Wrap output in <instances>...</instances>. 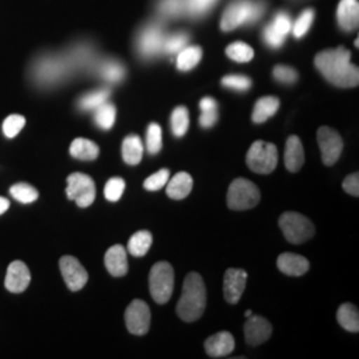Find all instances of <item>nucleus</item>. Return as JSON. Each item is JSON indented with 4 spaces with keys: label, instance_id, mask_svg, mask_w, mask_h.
<instances>
[{
    "label": "nucleus",
    "instance_id": "ea45409f",
    "mask_svg": "<svg viewBox=\"0 0 359 359\" xmlns=\"http://www.w3.org/2000/svg\"><path fill=\"white\" fill-rule=\"evenodd\" d=\"M168 181H169V170L161 169L144 181V188L151 192L160 191L163 187L167 185Z\"/></svg>",
    "mask_w": 359,
    "mask_h": 359
},
{
    "label": "nucleus",
    "instance_id": "bb28decb",
    "mask_svg": "<svg viewBox=\"0 0 359 359\" xmlns=\"http://www.w3.org/2000/svg\"><path fill=\"white\" fill-rule=\"evenodd\" d=\"M154 237L148 231H140L135 233L128 243V252L133 257L145 256L152 246Z\"/></svg>",
    "mask_w": 359,
    "mask_h": 359
},
{
    "label": "nucleus",
    "instance_id": "49530a36",
    "mask_svg": "<svg viewBox=\"0 0 359 359\" xmlns=\"http://www.w3.org/2000/svg\"><path fill=\"white\" fill-rule=\"evenodd\" d=\"M344 189L346 191L348 194L354 196V197H358L359 196V176L358 173H354V175H350L347 176L344 184H342Z\"/></svg>",
    "mask_w": 359,
    "mask_h": 359
},
{
    "label": "nucleus",
    "instance_id": "de8ad7c7",
    "mask_svg": "<svg viewBox=\"0 0 359 359\" xmlns=\"http://www.w3.org/2000/svg\"><path fill=\"white\" fill-rule=\"evenodd\" d=\"M203 114L200 116V124L203 128H212L217 123L218 114L216 109H206L201 111Z\"/></svg>",
    "mask_w": 359,
    "mask_h": 359
},
{
    "label": "nucleus",
    "instance_id": "4c0bfd02",
    "mask_svg": "<svg viewBox=\"0 0 359 359\" xmlns=\"http://www.w3.org/2000/svg\"><path fill=\"white\" fill-rule=\"evenodd\" d=\"M124 189H126V181L120 177H114V179L109 180L105 185V189H104L105 198L111 203H116L121 198Z\"/></svg>",
    "mask_w": 359,
    "mask_h": 359
},
{
    "label": "nucleus",
    "instance_id": "09e8293b",
    "mask_svg": "<svg viewBox=\"0 0 359 359\" xmlns=\"http://www.w3.org/2000/svg\"><path fill=\"white\" fill-rule=\"evenodd\" d=\"M200 108H201V111L216 109V108H217V103H216V100L212 99V97H204V99L200 102Z\"/></svg>",
    "mask_w": 359,
    "mask_h": 359
},
{
    "label": "nucleus",
    "instance_id": "37998d69",
    "mask_svg": "<svg viewBox=\"0 0 359 359\" xmlns=\"http://www.w3.org/2000/svg\"><path fill=\"white\" fill-rule=\"evenodd\" d=\"M273 75L278 81L285 83V84H293L298 79V74L294 68L287 67V65H277L273 69Z\"/></svg>",
    "mask_w": 359,
    "mask_h": 359
},
{
    "label": "nucleus",
    "instance_id": "2eb2a0df",
    "mask_svg": "<svg viewBox=\"0 0 359 359\" xmlns=\"http://www.w3.org/2000/svg\"><path fill=\"white\" fill-rule=\"evenodd\" d=\"M248 281V273L244 269L226 270L224 276V297L229 304H237L244 294Z\"/></svg>",
    "mask_w": 359,
    "mask_h": 359
},
{
    "label": "nucleus",
    "instance_id": "c756f323",
    "mask_svg": "<svg viewBox=\"0 0 359 359\" xmlns=\"http://www.w3.org/2000/svg\"><path fill=\"white\" fill-rule=\"evenodd\" d=\"M99 75L109 83H118L126 76V68L117 60H105L97 68Z\"/></svg>",
    "mask_w": 359,
    "mask_h": 359
},
{
    "label": "nucleus",
    "instance_id": "c85d7f7f",
    "mask_svg": "<svg viewBox=\"0 0 359 359\" xmlns=\"http://www.w3.org/2000/svg\"><path fill=\"white\" fill-rule=\"evenodd\" d=\"M109 95H111V90L108 88L92 90L79 100V108L81 111H95L102 104L107 103Z\"/></svg>",
    "mask_w": 359,
    "mask_h": 359
},
{
    "label": "nucleus",
    "instance_id": "f3484780",
    "mask_svg": "<svg viewBox=\"0 0 359 359\" xmlns=\"http://www.w3.org/2000/svg\"><path fill=\"white\" fill-rule=\"evenodd\" d=\"M105 266L114 277H123L128 273L127 250L121 245H114L105 253Z\"/></svg>",
    "mask_w": 359,
    "mask_h": 359
},
{
    "label": "nucleus",
    "instance_id": "aec40b11",
    "mask_svg": "<svg viewBox=\"0 0 359 359\" xmlns=\"http://www.w3.org/2000/svg\"><path fill=\"white\" fill-rule=\"evenodd\" d=\"M277 266L286 276L299 277L308 271L310 264L305 257L294 253H283L277 259Z\"/></svg>",
    "mask_w": 359,
    "mask_h": 359
},
{
    "label": "nucleus",
    "instance_id": "20e7f679",
    "mask_svg": "<svg viewBox=\"0 0 359 359\" xmlns=\"http://www.w3.org/2000/svg\"><path fill=\"white\" fill-rule=\"evenodd\" d=\"M248 167L259 175L271 173L278 164V151L271 142L257 140L246 154Z\"/></svg>",
    "mask_w": 359,
    "mask_h": 359
},
{
    "label": "nucleus",
    "instance_id": "dca6fc26",
    "mask_svg": "<svg viewBox=\"0 0 359 359\" xmlns=\"http://www.w3.org/2000/svg\"><path fill=\"white\" fill-rule=\"evenodd\" d=\"M31 283V274L26 264L22 261H13L7 269L4 285L11 293H23Z\"/></svg>",
    "mask_w": 359,
    "mask_h": 359
},
{
    "label": "nucleus",
    "instance_id": "423d86ee",
    "mask_svg": "<svg viewBox=\"0 0 359 359\" xmlns=\"http://www.w3.org/2000/svg\"><path fill=\"white\" fill-rule=\"evenodd\" d=\"M280 228L286 240L292 244L306 243L314 236V225L311 221L295 212L283 213L280 218Z\"/></svg>",
    "mask_w": 359,
    "mask_h": 359
},
{
    "label": "nucleus",
    "instance_id": "e433bc0d",
    "mask_svg": "<svg viewBox=\"0 0 359 359\" xmlns=\"http://www.w3.org/2000/svg\"><path fill=\"white\" fill-rule=\"evenodd\" d=\"M26 124V118L20 115L8 116L3 123V133L6 137L13 139L19 135V132L23 129Z\"/></svg>",
    "mask_w": 359,
    "mask_h": 359
},
{
    "label": "nucleus",
    "instance_id": "4be33fe9",
    "mask_svg": "<svg viewBox=\"0 0 359 359\" xmlns=\"http://www.w3.org/2000/svg\"><path fill=\"white\" fill-rule=\"evenodd\" d=\"M193 188L192 176L187 172H180L167 182V194L173 200H182L188 197Z\"/></svg>",
    "mask_w": 359,
    "mask_h": 359
},
{
    "label": "nucleus",
    "instance_id": "f8f14e48",
    "mask_svg": "<svg viewBox=\"0 0 359 359\" xmlns=\"http://www.w3.org/2000/svg\"><path fill=\"white\" fill-rule=\"evenodd\" d=\"M60 271L63 274L65 283L68 289L72 292L81 290L86 283H88V273L84 266L79 262V259L72 256H65L60 258Z\"/></svg>",
    "mask_w": 359,
    "mask_h": 359
},
{
    "label": "nucleus",
    "instance_id": "79ce46f5",
    "mask_svg": "<svg viewBox=\"0 0 359 359\" xmlns=\"http://www.w3.org/2000/svg\"><path fill=\"white\" fill-rule=\"evenodd\" d=\"M222 86L231 90H248L252 86V81L249 77L243 75H229L222 79Z\"/></svg>",
    "mask_w": 359,
    "mask_h": 359
},
{
    "label": "nucleus",
    "instance_id": "2f4dec72",
    "mask_svg": "<svg viewBox=\"0 0 359 359\" xmlns=\"http://www.w3.org/2000/svg\"><path fill=\"white\" fill-rule=\"evenodd\" d=\"M116 108L114 104L104 103L95 109V123L102 129L112 128L115 124Z\"/></svg>",
    "mask_w": 359,
    "mask_h": 359
},
{
    "label": "nucleus",
    "instance_id": "f704fd0d",
    "mask_svg": "<svg viewBox=\"0 0 359 359\" xmlns=\"http://www.w3.org/2000/svg\"><path fill=\"white\" fill-rule=\"evenodd\" d=\"M189 128V114L185 107H177L172 114V130L176 137H182Z\"/></svg>",
    "mask_w": 359,
    "mask_h": 359
},
{
    "label": "nucleus",
    "instance_id": "8fccbe9b",
    "mask_svg": "<svg viewBox=\"0 0 359 359\" xmlns=\"http://www.w3.org/2000/svg\"><path fill=\"white\" fill-rule=\"evenodd\" d=\"M10 208V201L6 197H0V215L6 213Z\"/></svg>",
    "mask_w": 359,
    "mask_h": 359
},
{
    "label": "nucleus",
    "instance_id": "393cba45",
    "mask_svg": "<svg viewBox=\"0 0 359 359\" xmlns=\"http://www.w3.org/2000/svg\"><path fill=\"white\" fill-rule=\"evenodd\" d=\"M278 108H280V100L277 97H273V96L261 97L255 105L253 121L257 124L265 123L266 120H269V117L278 111Z\"/></svg>",
    "mask_w": 359,
    "mask_h": 359
},
{
    "label": "nucleus",
    "instance_id": "ddd939ff",
    "mask_svg": "<svg viewBox=\"0 0 359 359\" xmlns=\"http://www.w3.org/2000/svg\"><path fill=\"white\" fill-rule=\"evenodd\" d=\"M252 13V0H233L221 19V28L231 31L243 25H249Z\"/></svg>",
    "mask_w": 359,
    "mask_h": 359
},
{
    "label": "nucleus",
    "instance_id": "6e6552de",
    "mask_svg": "<svg viewBox=\"0 0 359 359\" xmlns=\"http://www.w3.org/2000/svg\"><path fill=\"white\" fill-rule=\"evenodd\" d=\"M67 196L76 201L80 208H88L96 198V187L93 180L84 173H72L67 179Z\"/></svg>",
    "mask_w": 359,
    "mask_h": 359
},
{
    "label": "nucleus",
    "instance_id": "0eeeda50",
    "mask_svg": "<svg viewBox=\"0 0 359 359\" xmlns=\"http://www.w3.org/2000/svg\"><path fill=\"white\" fill-rule=\"evenodd\" d=\"M259 198L256 184L246 179L234 180L228 191V206L233 210L252 209L259 203Z\"/></svg>",
    "mask_w": 359,
    "mask_h": 359
},
{
    "label": "nucleus",
    "instance_id": "cd10ccee",
    "mask_svg": "<svg viewBox=\"0 0 359 359\" xmlns=\"http://www.w3.org/2000/svg\"><path fill=\"white\" fill-rule=\"evenodd\" d=\"M218 0H180L181 16L187 15L191 18H200L209 13Z\"/></svg>",
    "mask_w": 359,
    "mask_h": 359
},
{
    "label": "nucleus",
    "instance_id": "412c9836",
    "mask_svg": "<svg viewBox=\"0 0 359 359\" xmlns=\"http://www.w3.org/2000/svg\"><path fill=\"white\" fill-rule=\"evenodd\" d=\"M337 18L339 26L345 31H353L358 27L359 4L358 0H341L337 11Z\"/></svg>",
    "mask_w": 359,
    "mask_h": 359
},
{
    "label": "nucleus",
    "instance_id": "f03ea898",
    "mask_svg": "<svg viewBox=\"0 0 359 359\" xmlns=\"http://www.w3.org/2000/svg\"><path fill=\"white\" fill-rule=\"evenodd\" d=\"M206 289L204 280L197 273H189L184 281L177 304V314L182 321L194 322L205 311Z\"/></svg>",
    "mask_w": 359,
    "mask_h": 359
},
{
    "label": "nucleus",
    "instance_id": "b1692460",
    "mask_svg": "<svg viewBox=\"0 0 359 359\" xmlns=\"http://www.w3.org/2000/svg\"><path fill=\"white\" fill-rule=\"evenodd\" d=\"M123 158L129 165H137L142 161L144 147L142 139L136 135H130L123 142Z\"/></svg>",
    "mask_w": 359,
    "mask_h": 359
},
{
    "label": "nucleus",
    "instance_id": "4468645a",
    "mask_svg": "<svg viewBox=\"0 0 359 359\" xmlns=\"http://www.w3.org/2000/svg\"><path fill=\"white\" fill-rule=\"evenodd\" d=\"M245 341L250 346H257L268 341L271 335V325L270 322L259 317V316H250L248 317V321L245 323Z\"/></svg>",
    "mask_w": 359,
    "mask_h": 359
},
{
    "label": "nucleus",
    "instance_id": "6ab92c4d",
    "mask_svg": "<svg viewBox=\"0 0 359 359\" xmlns=\"http://www.w3.org/2000/svg\"><path fill=\"white\" fill-rule=\"evenodd\" d=\"M305 163L304 145L299 137L290 136L285 147V167L292 173L298 172Z\"/></svg>",
    "mask_w": 359,
    "mask_h": 359
},
{
    "label": "nucleus",
    "instance_id": "58836bf2",
    "mask_svg": "<svg viewBox=\"0 0 359 359\" xmlns=\"http://www.w3.org/2000/svg\"><path fill=\"white\" fill-rule=\"evenodd\" d=\"M314 20V10H305L297 19L293 27V35L295 38H302L306 35L309 28L313 25Z\"/></svg>",
    "mask_w": 359,
    "mask_h": 359
},
{
    "label": "nucleus",
    "instance_id": "a19ab883",
    "mask_svg": "<svg viewBox=\"0 0 359 359\" xmlns=\"http://www.w3.org/2000/svg\"><path fill=\"white\" fill-rule=\"evenodd\" d=\"M188 35L184 32L175 34L172 36H165L164 41V52L165 53H179L182 48H185L187 43H188Z\"/></svg>",
    "mask_w": 359,
    "mask_h": 359
},
{
    "label": "nucleus",
    "instance_id": "c03bdc74",
    "mask_svg": "<svg viewBox=\"0 0 359 359\" xmlns=\"http://www.w3.org/2000/svg\"><path fill=\"white\" fill-rule=\"evenodd\" d=\"M292 26H293V25H292V19H290V16L286 13H277L276 18H274V20H273V23H271V27H273L278 34H281L283 36H286V35L290 32Z\"/></svg>",
    "mask_w": 359,
    "mask_h": 359
},
{
    "label": "nucleus",
    "instance_id": "1a4fd4ad",
    "mask_svg": "<svg viewBox=\"0 0 359 359\" xmlns=\"http://www.w3.org/2000/svg\"><path fill=\"white\" fill-rule=\"evenodd\" d=\"M164 41L165 34L163 27L154 23L142 28L137 39V48L142 57L151 59L164 52Z\"/></svg>",
    "mask_w": 359,
    "mask_h": 359
},
{
    "label": "nucleus",
    "instance_id": "a878e982",
    "mask_svg": "<svg viewBox=\"0 0 359 359\" xmlns=\"http://www.w3.org/2000/svg\"><path fill=\"white\" fill-rule=\"evenodd\" d=\"M337 320L339 325L350 333H357L359 330L358 309L351 304H344L338 309Z\"/></svg>",
    "mask_w": 359,
    "mask_h": 359
},
{
    "label": "nucleus",
    "instance_id": "c9c22d12",
    "mask_svg": "<svg viewBox=\"0 0 359 359\" xmlns=\"http://www.w3.org/2000/svg\"><path fill=\"white\" fill-rule=\"evenodd\" d=\"M147 148L151 154H158L163 148V130L158 124H151L147 132Z\"/></svg>",
    "mask_w": 359,
    "mask_h": 359
},
{
    "label": "nucleus",
    "instance_id": "a18cd8bd",
    "mask_svg": "<svg viewBox=\"0 0 359 359\" xmlns=\"http://www.w3.org/2000/svg\"><path fill=\"white\" fill-rule=\"evenodd\" d=\"M264 38L265 41L268 43V46H270L271 48H280L285 41V36H283L281 34H278L271 25L265 28L264 31Z\"/></svg>",
    "mask_w": 359,
    "mask_h": 359
},
{
    "label": "nucleus",
    "instance_id": "7c9ffc66",
    "mask_svg": "<svg viewBox=\"0 0 359 359\" xmlns=\"http://www.w3.org/2000/svg\"><path fill=\"white\" fill-rule=\"evenodd\" d=\"M203 57V50L200 47H187L179 52L177 68L180 71H191L200 63Z\"/></svg>",
    "mask_w": 359,
    "mask_h": 359
},
{
    "label": "nucleus",
    "instance_id": "9d476101",
    "mask_svg": "<svg viewBox=\"0 0 359 359\" xmlns=\"http://www.w3.org/2000/svg\"><path fill=\"white\" fill-rule=\"evenodd\" d=\"M317 140L321 149L322 161L326 165H333L344 151V140L339 133L329 127H321L317 133Z\"/></svg>",
    "mask_w": 359,
    "mask_h": 359
},
{
    "label": "nucleus",
    "instance_id": "39448f33",
    "mask_svg": "<svg viewBox=\"0 0 359 359\" xmlns=\"http://www.w3.org/2000/svg\"><path fill=\"white\" fill-rule=\"evenodd\" d=\"M175 287V271L168 262H157L149 273L151 295L157 304H167Z\"/></svg>",
    "mask_w": 359,
    "mask_h": 359
},
{
    "label": "nucleus",
    "instance_id": "72a5a7b5",
    "mask_svg": "<svg viewBox=\"0 0 359 359\" xmlns=\"http://www.w3.org/2000/svg\"><path fill=\"white\" fill-rule=\"evenodd\" d=\"M10 193L13 194V198L18 200L22 204H31L36 201L39 197V193L34 187L26 182H19L11 187Z\"/></svg>",
    "mask_w": 359,
    "mask_h": 359
},
{
    "label": "nucleus",
    "instance_id": "5701e85b",
    "mask_svg": "<svg viewBox=\"0 0 359 359\" xmlns=\"http://www.w3.org/2000/svg\"><path fill=\"white\" fill-rule=\"evenodd\" d=\"M71 156L81 161H93L99 157L100 149L99 147L88 139H75L71 148H69Z\"/></svg>",
    "mask_w": 359,
    "mask_h": 359
},
{
    "label": "nucleus",
    "instance_id": "7ed1b4c3",
    "mask_svg": "<svg viewBox=\"0 0 359 359\" xmlns=\"http://www.w3.org/2000/svg\"><path fill=\"white\" fill-rule=\"evenodd\" d=\"M72 65H79L74 52H69L67 57L46 55L35 63V77L41 84H52L67 75Z\"/></svg>",
    "mask_w": 359,
    "mask_h": 359
},
{
    "label": "nucleus",
    "instance_id": "3c124183",
    "mask_svg": "<svg viewBox=\"0 0 359 359\" xmlns=\"http://www.w3.org/2000/svg\"><path fill=\"white\" fill-rule=\"evenodd\" d=\"M245 316H246V318H248V317H250V316H252V311H250V310H248V311L245 313Z\"/></svg>",
    "mask_w": 359,
    "mask_h": 359
},
{
    "label": "nucleus",
    "instance_id": "f257e3e1",
    "mask_svg": "<svg viewBox=\"0 0 359 359\" xmlns=\"http://www.w3.org/2000/svg\"><path fill=\"white\" fill-rule=\"evenodd\" d=\"M351 53L346 48L322 51L316 56V67L332 84L341 88H351L358 86V67L350 63Z\"/></svg>",
    "mask_w": 359,
    "mask_h": 359
},
{
    "label": "nucleus",
    "instance_id": "a211bd4d",
    "mask_svg": "<svg viewBox=\"0 0 359 359\" xmlns=\"http://www.w3.org/2000/svg\"><path fill=\"white\" fill-rule=\"evenodd\" d=\"M205 350L213 358L226 357L234 350V338L228 332L215 334L206 339Z\"/></svg>",
    "mask_w": 359,
    "mask_h": 359
},
{
    "label": "nucleus",
    "instance_id": "473e14b6",
    "mask_svg": "<svg viewBox=\"0 0 359 359\" xmlns=\"http://www.w3.org/2000/svg\"><path fill=\"white\" fill-rule=\"evenodd\" d=\"M226 55L234 62L248 63V62H250L253 59L255 51L246 43L236 41V43H231V46L226 48Z\"/></svg>",
    "mask_w": 359,
    "mask_h": 359
},
{
    "label": "nucleus",
    "instance_id": "9b49d317",
    "mask_svg": "<svg viewBox=\"0 0 359 359\" xmlns=\"http://www.w3.org/2000/svg\"><path fill=\"white\" fill-rule=\"evenodd\" d=\"M126 325L129 333L135 335H145L151 326V310L142 301L135 299L126 310Z\"/></svg>",
    "mask_w": 359,
    "mask_h": 359
}]
</instances>
